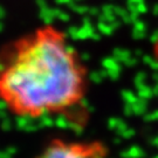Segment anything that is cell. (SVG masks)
I'll use <instances>...</instances> for the list:
<instances>
[{
    "label": "cell",
    "instance_id": "1",
    "mask_svg": "<svg viewBox=\"0 0 158 158\" xmlns=\"http://www.w3.org/2000/svg\"><path fill=\"white\" fill-rule=\"evenodd\" d=\"M88 66L67 33L45 23L0 47V103L20 118L87 124Z\"/></svg>",
    "mask_w": 158,
    "mask_h": 158
},
{
    "label": "cell",
    "instance_id": "2",
    "mask_svg": "<svg viewBox=\"0 0 158 158\" xmlns=\"http://www.w3.org/2000/svg\"><path fill=\"white\" fill-rule=\"evenodd\" d=\"M110 149L101 139L53 138L34 158H108Z\"/></svg>",
    "mask_w": 158,
    "mask_h": 158
},
{
    "label": "cell",
    "instance_id": "3",
    "mask_svg": "<svg viewBox=\"0 0 158 158\" xmlns=\"http://www.w3.org/2000/svg\"><path fill=\"white\" fill-rule=\"evenodd\" d=\"M151 55H152L153 62L156 63V66L158 67V31L156 35H155V39L152 41V46H151Z\"/></svg>",
    "mask_w": 158,
    "mask_h": 158
}]
</instances>
